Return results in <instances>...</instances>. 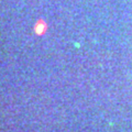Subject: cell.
I'll use <instances>...</instances> for the list:
<instances>
[]
</instances>
